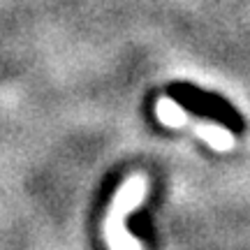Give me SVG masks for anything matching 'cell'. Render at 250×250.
Instances as JSON below:
<instances>
[{"label": "cell", "mask_w": 250, "mask_h": 250, "mask_svg": "<svg viewBox=\"0 0 250 250\" xmlns=\"http://www.w3.org/2000/svg\"><path fill=\"white\" fill-rule=\"evenodd\" d=\"M167 95L186 111L202 118H211L215 123H220L223 127H227L229 132H243L246 130L241 114L227 100L215 95V93L197 88V86L188 83V81H174V83L167 86Z\"/></svg>", "instance_id": "obj_1"}]
</instances>
